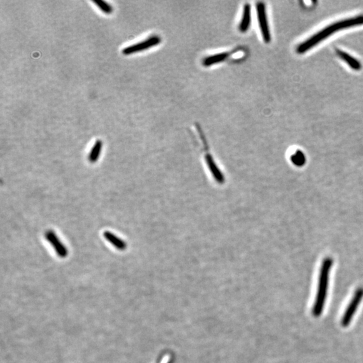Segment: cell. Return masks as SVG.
Segmentation results:
<instances>
[{
    "label": "cell",
    "instance_id": "9",
    "mask_svg": "<svg viewBox=\"0 0 363 363\" xmlns=\"http://www.w3.org/2000/svg\"><path fill=\"white\" fill-rule=\"evenodd\" d=\"M337 53L339 57L341 58L346 63L348 64L349 67L352 68L355 71H359L362 68V65L358 59H356L353 56L349 55L347 52L343 50L337 49Z\"/></svg>",
    "mask_w": 363,
    "mask_h": 363
},
{
    "label": "cell",
    "instance_id": "12",
    "mask_svg": "<svg viewBox=\"0 0 363 363\" xmlns=\"http://www.w3.org/2000/svg\"><path fill=\"white\" fill-rule=\"evenodd\" d=\"M291 162L293 164L298 166H302L306 164V157L302 151L298 150L296 151L291 158Z\"/></svg>",
    "mask_w": 363,
    "mask_h": 363
},
{
    "label": "cell",
    "instance_id": "11",
    "mask_svg": "<svg viewBox=\"0 0 363 363\" xmlns=\"http://www.w3.org/2000/svg\"><path fill=\"white\" fill-rule=\"evenodd\" d=\"M103 143L101 140H97L95 142L94 146L91 149L89 154V161L91 163H95L98 161L100 157L101 150H102Z\"/></svg>",
    "mask_w": 363,
    "mask_h": 363
},
{
    "label": "cell",
    "instance_id": "8",
    "mask_svg": "<svg viewBox=\"0 0 363 363\" xmlns=\"http://www.w3.org/2000/svg\"><path fill=\"white\" fill-rule=\"evenodd\" d=\"M45 238L46 240L49 242L50 245L53 246L58 256L61 258L67 257L68 255L67 248L61 243V241L58 238L57 235L53 230L46 231Z\"/></svg>",
    "mask_w": 363,
    "mask_h": 363
},
{
    "label": "cell",
    "instance_id": "5",
    "mask_svg": "<svg viewBox=\"0 0 363 363\" xmlns=\"http://www.w3.org/2000/svg\"><path fill=\"white\" fill-rule=\"evenodd\" d=\"M162 42V38L158 34H152L148 36L145 39L138 42L137 43L128 46L124 48L122 53L125 55H132L139 53V52L145 51V50L150 49L151 48L155 47L160 45Z\"/></svg>",
    "mask_w": 363,
    "mask_h": 363
},
{
    "label": "cell",
    "instance_id": "13",
    "mask_svg": "<svg viewBox=\"0 0 363 363\" xmlns=\"http://www.w3.org/2000/svg\"><path fill=\"white\" fill-rule=\"evenodd\" d=\"M93 2L96 5V6L100 9L102 12L106 13V14H110L112 12V7L111 5L106 2V1H102V0H93Z\"/></svg>",
    "mask_w": 363,
    "mask_h": 363
},
{
    "label": "cell",
    "instance_id": "10",
    "mask_svg": "<svg viewBox=\"0 0 363 363\" xmlns=\"http://www.w3.org/2000/svg\"><path fill=\"white\" fill-rule=\"evenodd\" d=\"M103 236H104V238H105L108 242H109L112 245H113L114 247L116 248V249L120 250V251H123V250H126V248L127 247V244H126L125 241L121 240V239L118 238V237L116 236V235L112 234L111 232L106 231V232H104V234H103Z\"/></svg>",
    "mask_w": 363,
    "mask_h": 363
},
{
    "label": "cell",
    "instance_id": "6",
    "mask_svg": "<svg viewBox=\"0 0 363 363\" xmlns=\"http://www.w3.org/2000/svg\"><path fill=\"white\" fill-rule=\"evenodd\" d=\"M363 298V289L359 288L357 289L356 292L355 293L354 296L351 300L350 304L348 306V308L345 311L344 314L343 319H342L341 324L343 327H347L351 324L353 316L356 313V311L358 309L359 304H361V301Z\"/></svg>",
    "mask_w": 363,
    "mask_h": 363
},
{
    "label": "cell",
    "instance_id": "1",
    "mask_svg": "<svg viewBox=\"0 0 363 363\" xmlns=\"http://www.w3.org/2000/svg\"><path fill=\"white\" fill-rule=\"evenodd\" d=\"M360 25H363V15H357L353 18L345 19V20L333 23L301 43L297 48V52L299 54L306 53L311 48L319 44L322 40H325L332 34H335L337 31L352 28L353 26H360Z\"/></svg>",
    "mask_w": 363,
    "mask_h": 363
},
{
    "label": "cell",
    "instance_id": "7",
    "mask_svg": "<svg viewBox=\"0 0 363 363\" xmlns=\"http://www.w3.org/2000/svg\"><path fill=\"white\" fill-rule=\"evenodd\" d=\"M252 22V11L251 4L245 3L242 9L240 20L238 24L239 32L246 34L251 28Z\"/></svg>",
    "mask_w": 363,
    "mask_h": 363
},
{
    "label": "cell",
    "instance_id": "4",
    "mask_svg": "<svg viewBox=\"0 0 363 363\" xmlns=\"http://www.w3.org/2000/svg\"><path fill=\"white\" fill-rule=\"evenodd\" d=\"M255 9L258 28L262 38L265 43L269 44L271 42L272 36L268 19L267 5L263 1H258L256 3Z\"/></svg>",
    "mask_w": 363,
    "mask_h": 363
},
{
    "label": "cell",
    "instance_id": "2",
    "mask_svg": "<svg viewBox=\"0 0 363 363\" xmlns=\"http://www.w3.org/2000/svg\"><path fill=\"white\" fill-rule=\"evenodd\" d=\"M333 261L331 258L327 257L322 262L321 269H320L319 281H318V288L317 296L314 303L313 315L316 317H319L323 312L327 293L328 284H329L330 273L333 267Z\"/></svg>",
    "mask_w": 363,
    "mask_h": 363
},
{
    "label": "cell",
    "instance_id": "3",
    "mask_svg": "<svg viewBox=\"0 0 363 363\" xmlns=\"http://www.w3.org/2000/svg\"><path fill=\"white\" fill-rule=\"evenodd\" d=\"M244 54V48L241 46H236L232 50H224L206 55L202 59L201 64L203 67L205 68L212 67L219 64L226 63L233 59H242Z\"/></svg>",
    "mask_w": 363,
    "mask_h": 363
}]
</instances>
